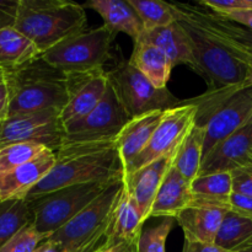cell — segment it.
<instances>
[{"mask_svg": "<svg viewBox=\"0 0 252 252\" xmlns=\"http://www.w3.org/2000/svg\"><path fill=\"white\" fill-rule=\"evenodd\" d=\"M182 252H228L219 248L216 244L197 243V241H185Z\"/></svg>", "mask_w": 252, "mask_h": 252, "instance_id": "obj_39", "label": "cell"}, {"mask_svg": "<svg viewBox=\"0 0 252 252\" xmlns=\"http://www.w3.org/2000/svg\"><path fill=\"white\" fill-rule=\"evenodd\" d=\"M48 148L37 143L22 142L0 147V174L10 171L44 153Z\"/></svg>", "mask_w": 252, "mask_h": 252, "instance_id": "obj_31", "label": "cell"}, {"mask_svg": "<svg viewBox=\"0 0 252 252\" xmlns=\"http://www.w3.org/2000/svg\"><path fill=\"white\" fill-rule=\"evenodd\" d=\"M129 245L130 244L126 243L115 244V245H107V244L103 243L95 252H125Z\"/></svg>", "mask_w": 252, "mask_h": 252, "instance_id": "obj_41", "label": "cell"}, {"mask_svg": "<svg viewBox=\"0 0 252 252\" xmlns=\"http://www.w3.org/2000/svg\"><path fill=\"white\" fill-rule=\"evenodd\" d=\"M204 139H206V127L194 122L193 127L177 149L172 165L179 170L182 176L189 181L196 179L201 169L203 161Z\"/></svg>", "mask_w": 252, "mask_h": 252, "instance_id": "obj_26", "label": "cell"}, {"mask_svg": "<svg viewBox=\"0 0 252 252\" xmlns=\"http://www.w3.org/2000/svg\"><path fill=\"white\" fill-rule=\"evenodd\" d=\"M108 85L105 69L68 74L69 101L61 112L62 123L74 122L91 112L102 100Z\"/></svg>", "mask_w": 252, "mask_h": 252, "instance_id": "obj_15", "label": "cell"}, {"mask_svg": "<svg viewBox=\"0 0 252 252\" xmlns=\"http://www.w3.org/2000/svg\"><path fill=\"white\" fill-rule=\"evenodd\" d=\"M249 84H252V70H251V74H250V78H249Z\"/></svg>", "mask_w": 252, "mask_h": 252, "instance_id": "obj_47", "label": "cell"}, {"mask_svg": "<svg viewBox=\"0 0 252 252\" xmlns=\"http://www.w3.org/2000/svg\"><path fill=\"white\" fill-rule=\"evenodd\" d=\"M30 224H33L30 201L9 199L0 202V249Z\"/></svg>", "mask_w": 252, "mask_h": 252, "instance_id": "obj_27", "label": "cell"}, {"mask_svg": "<svg viewBox=\"0 0 252 252\" xmlns=\"http://www.w3.org/2000/svg\"><path fill=\"white\" fill-rule=\"evenodd\" d=\"M229 211V203L193 197L191 204L175 219L184 231L185 241L214 244L221 221Z\"/></svg>", "mask_w": 252, "mask_h": 252, "instance_id": "obj_14", "label": "cell"}, {"mask_svg": "<svg viewBox=\"0 0 252 252\" xmlns=\"http://www.w3.org/2000/svg\"><path fill=\"white\" fill-rule=\"evenodd\" d=\"M7 76L10 84L7 117L44 110L62 112L68 103V74L54 68L42 57L17 70L7 71Z\"/></svg>", "mask_w": 252, "mask_h": 252, "instance_id": "obj_3", "label": "cell"}, {"mask_svg": "<svg viewBox=\"0 0 252 252\" xmlns=\"http://www.w3.org/2000/svg\"><path fill=\"white\" fill-rule=\"evenodd\" d=\"M197 106L189 101H181L176 107L164 111L161 121L145 149L134 160L126 176L147 166L150 162L179 149L196 122Z\"/></svg>", "mask_w": 252, "mask_h": 252, "instance_id": "obj_12", "label": "cell"}, {"mask_svg": "<svg viewBox=\"0 0 252 252\" xmlns=\"http://www.w3.org/2000/svg\"><path fill=\"white\" fill-rule=\"evenodd\" d=\"M230 174L233 177V192L252 197V166L234 170Z\"/></svg>", "mask_w": 252, "mask_h": 252, "instance_id": "obj_35", "label": "cell"}, {"mask_svg": "<svg viewBox=\"0 0 252 252\" xmlns=\"http://www.w3.org/2000/svg\"><path fill=\"white\" fill-rule=\"evenodd\" d=\"M56 164V154L47 149L31 161L0 174V202L26 199L29 192L49 174Z\"/></svg>", "mask_w": 252, "mask_h": 252, "instance_id": "obj_17", "label": "cell"}, {"mask_svg": "<svg viewBox=\"0 0 252 252\" xmlns=\"http://www.w3.org/2000/svg\"><path fill=\"white\" fill-rule=\"evenodd\" d=\"M223 17L228 19L229 21L238 24L240 26L252 31V11H240V12H231V14L221 15Z\"/></svg>", "mask_w": 252, "mask_h": 252, "instance_id": "obj_40", "label": "cell"}, {"mask_svg": "<svg viewBox=\"0 0 252 252\" xmlns=\"http://www.w3.org/2000/svg\"><path fill=\"white\" fill-rule=\"evenodd\" d=\"M46 240V236L42 235L33 224H30L10 239L0 249V252H33Z\"/></svg>", "mask_w": 252, "mask_h": 252, "instance_id": "obj_33", "label": "cell"}, {"mask_svg": "<svg viewBox=\"0 0 252 252\" xmlns=\"http://www.w3.org/2000/svg\"><path fill=\"white\" fill-rule=\"evenodd\" d=\"M61 111L44 110L11 116L0 122V147L12 143H37L57 153L63 145Z\"/></svg>", "mask_w": 252, "mask_h": 252, "instance_id": "obj_11", "label": "cell"}, {"mask_svg": "<svg viewBox=\"0 0 252 252\" xmlns=\"http://www.w3.org/2000/svg\"><path fill=\"white\" fill-rule=\"evenodd\" d=\"M49 248H48V250H47L46 252H64V250L63 249L61 248V246L58 245V244H56V243H53V241H51L49 240Z\"/></svg>", "mask_w": 252, "mask_h": 252, "instance_id": "obj_43", "label": "cell"}, {"mask_svg": "<svg viewBox=\"0 0 252 252\" xmlns=\"http://www.w3.org/2000/svg\"><path fill=\"white\" fill-rule=\"evenodd\" d=\"M125 187V179L113 182L75 218L52 234L48 240L58 244L64 252H79L102 245Z\"/></svg>", "mask_w": 252, "mask_h": 252, "instance_id": "obj_6", "label": "cell"}, {"mask_svg": "<svg viewBox=\"0 0 252 252\" xmlns=\"http://www.w3.org/2000/svg\"><path fill=\"white\" fill-rule=\"evenodd\" d=\"M36 44L15 27L0 30V68L15 71L41 57Z\"/></svg>", "mask_w": 252, "mask_h": 252, "instance_id": "obj_25", "label": "cell"}, {"mask_svg": "<svg viewBox=\"0 0 252 252\" xmlns=\"http://www.w3.org/2000/svg\"><path fill=\"white\" fill-rule=\"evenodd\" d=\"M252 238V217L229 211L216 238V245L231 252Z\"/></svg>", "mask_w": 252, "mask_h": 252, "instance_id": "obj_28", "label": "cell"}, {"mask_svg": "<svg viewBox=\"0 0 252 252\" xmlns=\"http://www.w3.org/2000/svg\"><path fill=\"white\" fill-rule=\"evenodd\" d=\"M137 11L144 26V31L167 26L175 21V14L170 2L160 0H128Z\"/></svg>", "mask_w": 252, "mask_h": 252, "instance_id": "obj_30", "label": "cell"}, {"mask_svg": "<svg viewBox=\"0 0 252 252\" xmlns=\"http://www.w3.org/2000/svg\"><path fill=\"white\" fill-rule=\"evenodd\" d=\"M193 197L230 204L233 177L230 172H213L197 176L191 181Z\"/></svg>", "mask_w": 252, "mask_h": 252, "instance_id": "obj_29", "label": "cell"}, {"mask_svg": "<svg viewBox=\"0 0 252 252\" xmlns=\"http://www.w3.org/2000/svg\"><path fill=\"white\" fill-rule=\"evenodd\" d=\"M176 153L177 150H175L125 177L127 191L139 207L144 221L149 219L155 197L167 171L174 164Z\"/></svg>", "mask_w": 252, "mask_h": 252, "instance_id": "obj_18", "label": "cell"}, {"mask_svg": "<svg viewBox=\"0 0 252 252\" xmlns=\"http://www.w3.org/2000/svg\"><path fill=\"white\" fill-rule=\"evenodd\" d=\"M100 248V246H94V248H89V249H85V250L83 251H79V252H95L97 249Z\"/></svg>", "mask_w": 252, "mask_h": 252, "instance_id": "obj_46", "label": "cell"}, {"mask_svg": "<svg viewBox=\"0 0 252 252\" xmlns=\"http://www.w3.org/2000/svg\"><path fill=\"white\" fill-rule=\"evenodd\" d=\"M128 62L155 88L167 89V83L175 65L167 54L157 46L139 38L134 42V49Z\"/></svg>", "mask_w": 252, "mask_h": 252, "instance_id": "obj_24", "label": "cell"}, {"mask_svg": "<svg viewBox=\"0 0 252 252\" xmlns=\"http://www.w3.org/2000/svg\"><path fill=\"white\" fill-rule=\"evenodd\" d=\"M10 105V84L7 71L0 68V122L7 117Z\"/></svg>", "mask_w": 252, "mask_h": 252, "instance_id": "obj_37", "label": "cell"}, {"mask_svg": "<svg viewBox=\"0 0 252 252\" xmlns=\"http://www.w3.org/2000/svg\"><path fill=\"white\" fill-rule=\"evenodd\" d=\"M164 111H153L138 117L130 118L116 138L125 172L129 169L138 155L145 149L155 129L161 121Z\"/></svg>", "mask_w": 252, "mask_h": 252, "instance_id": "obj_19", "label": "cell"}, {"mask_svg": "<svg viewBox=\"0 0 252 252\" xmlns=\"http://www.w3.org/2000/svg\"><path fill=\"white\" fill-rule=\"evenodd\" d=\"M54 154L53 169L29 192L26 199L74 185L115 181L126 177L116 142L64 144Z\"/></svg>", "mask_w": 252, "mask_h": 252, "instance_id": "obj_1", "label": "cell"}, {"mask_svg": "<svg viewBox=\"0 0 252 252\" xmlns=\"http://www.w3.org/2000/svg\"><path fill=\"white\" fill-rule=\"evenodd\" d=\"M129 120V116L118 101L112 88L108 85L102 100L91 112L80 120L63 125V145L116 142L117 135Z\"/></svg>", "mask_w": 252, "mask_h": 252, "instance_id": "obj_10", "label": "cell"}, {"mask_svg": "<svg viewBox=\"0 0 252 252\" xmlns=\"http://www.w3.org/2000/svg\"><path fill=\"white\" fill-rule=\"evenodd\" d=\"M174 5L196 24L213 33L219 41L233 49L239 58L252 66V31L229 21L202 5L185 2H174Z\"/></svg>", "mask_w": 252, "mask_h": 252, "instance_id": "obj_13", "label": "cell"}, {"mask_svg": "<svg viewBox=\"0 0 252 252\" xmlns=\"http://www.w3.org/2000/svg\"><path fill=\"white\" fill-rule=\"evenodd\" d=\"M199 5L219 15L252 11V0H202Z\"/></svg>", "mask_w": 252, "mask_h": 252, "instance_id": "obj_34", "label": "cell"}, {"mask_svg": "<svg viewBox=\"0 0 252 252\" xmlns=\"http://www.w3.org/2000/svg\"><path fill=\"white\" fill-rule=\"evenodd\" d=\"M252 166V120L217 144L203 158L197 176L213 172H233Z\"/></svg>", "mask_w": 252, "mask_h": 252, "instance_id": "obj_16", "label": "cell"}, {"mask_svg": "<svg viewBox=\"0 0 252 252\" xmlns=\"http://www.w3.org/2000/svg\"><path fill=\"white\" fill-rule=\"evenodd\" d=\"M19 6L20 0H0V30L15 26Z\"/></svg>", "mask_w": 252, "mask_h": 252, "instance_id": "obj_36", "label": "cell"}, {"mask_svg": "<svg viewBox=\"0 0 252 252\" xmlns=\"http://www.w3.org/2000/svg\"><path fill=\"white\" fill-rule=\"evenodd\" d=\"M230 209L238 213L252 217V197L233 192L230 196Z\"/></svg>", "mask_w": 252, "mask_h": 252, "instance_id": "obj_38", "label": "cell"}, {"mask_svg": "<svg viewBox=\"0 0 252 252\" xmlns=\"http://www.w3.org/2000/svg\"><path fill=\"white\" fill-rule=\"evenodd\" d=\"M49 244H51V243H49V240H46V241H44V243H42L41 245H39L38 248H37L33 252H46L47 250H48Z\"/></svg>", "mask_w": 252, "mask_h": 252, "instance_id": "obj_44", "label": "cell"}, {"mask_svg": "<svg viewBox=\"0 0 252 252\" xmlns=\"http://www.w3.org/2000/svg\"><path fill=\"white\" fill-rule=\"evenodd\" d=\"M171 4L175 19L189 36L192 46L196 71L204 78L208 90L204 94L213 95L226 89L249 84L252 70L250 64L239 58L233 49L219 41L213 33L207 31Z\"/></svg>", "mask_w": 252, "mask_h": 252, "instance_id": "obj_2", "label": "cell"}, {"mask_svg": "<svg viewBox=\"0 0 252 252\" xmlns=\"http://www.w3.org/2000/svg\"><path fill=\"white\" fill-rule=\"evenodd\" d=\"M137 243H138V241H135V243L130 244V245L127 248V250H126L125 252H138Z\"/></svg>", "mask_w": 252, "mask_h": 252, "instance_id": "obj_45", "label": "cell"}, {"mask_svg": "<svg viewBox=\"0 0 252 252\" xmlns=\"http://www.w3.org/2000/svg\"><path fill=\"white\" fill-rule=\"evenodd\" d=\"M84 5L65 0H20L15 29L31 39L41 53L85 30Z\"/></svg>", "mask_w": 252, "mask_h": 252, "instance_id": "obj_4", "label": "cell"}, {"mask_svg": "<svg viewBox=\"0 0 252 252\" xmlns=\"http://www.w3.org/2000/svg\"><path fill=\"white\" fill-rule=\"evenodd\" d=\"M197 106L196 123L206 127L203 158L252 120V84L189 100Z\"/></svg>", "mask_w": 252, "mask_h": 252, "instance_id": "obj_5", "label": "cell"}, {"mask_svg": "<svg viewBox=\"0 0 252 252\" xmlns=\"http://www.w3.org/2000/svg\"><path fill=\"white\" fill-rule=\"evenodd\" d=\"M176 221L175 218H162L158 225L140 233L138 239V252H166V240Z\"/></svg>", "mask_w": 252, "mask_h": 252, "instance_id": "obj_32", "label": "cell"}, {"mask_svg": "<svg viewBox=\"0 0 252 252\" xmlns=\"http://www.w3.org/2000/svg\"><path fill=\"white\" fill-rule=\"evenodd\" d=\"M84 7H90L103 20V26L117 36L120 32L138 41L144 32V26L129 1L125 0H91Z\"/></svg>", "mask_w": 252, "mask_h": 252, "instance_id": "obj_21", "label": "cell"}, {"mask_svg": "<svg viewBox=\"0 0 252 252\" xmlns=\"http://www.w3.org/2000/svg\"><path fill=\"white\" fill-rule=\"evenodd\" d=\"M115 181L74 185L27 199L33 214L34 228L48 240L52 234L75 218Z\"/></svg>", "mask_w": 252, "mask_h": 252, "instance_id": "obj_7", "label": "cell"}, {"mask_svg": "<svg viewBox=\"0 0 252 252\" xmlns=\"http://www.w3.org/2000/svg\"><path fill=\"white\" fill-rule=\"evenodd\" d=\"M192 201L193 193L191 189V181L182 176L172 165L158 191L150 209L149 218H176Z\"/></svg>", "mask_w": 252, "mask_h": 252, "instance_id": "obj_20", "label": "cell"}, {"mask_svg": "<svg viewBox=\"0 0 252 252\" xmlns=\"http://www.w3.org/2000/svg\"><path fill=\"white\" fill-rule=\"evenodd\" d=\"M108 83L129 118L166 111L181 103L169 89H158L129 62L121 61L107 71Z\"/></svg>", "mask_w": 252, "mask_h": 252, "instance_id": "obj_9", "label": "cell"}, {"mask_svg": "<svg viewBox=\"0 0 252 252\" xmlns=\"http://www.w3.org/2000/svg\"><path fill=\"white\" fill-rule=\"evenodd\" d=\"M231 252H252V238Z\"/></svg>", "mask_w": 252, "mask_h": 252, "instance_id": "obj_42", "label": "cell"}, {"mask_svg": "<svg viewBox=\"0 0 252 252\" xmlns=\"http://www.w3.org/2000/svg\"><path fill=\"white\" fill-rule=\"evenodd\" d=\"M140 209L125 187L105 236V244H132L138 241L144 225Z\"/></svg>", "mask_w": 252, "mask_h": 252, "instance_id": "obj_22", "label": "cell"}, {"mask_svg": "<svg viewBox=\"0 0 252 252\" xmlns=\"http://www.w3.org/2000/svg\"><path fill=\"white\" fill-rule=\"evenodd\" d=\"M140 38L165 52L174 65L186 64L196 70V61L192 52L191 42L185 29L176 20L167 26L144 31Z\"/></svg>", "mask_w": 252, "mask_h": 252, "instance_id": "obj_23", "label": "cell"}, {"mask_svg": "<svg viewBox=\"0 0 252 252\" xmlns=\"http://www.w3.org/2000/svg\"><path fill=\"white\" fill-rule=\"evenodd\" d=\"M113 36L105 26L83 30L41 54L42 58L65 74L103 69L111 57Z\"/></svg>", "mask_w": 252, "mask_h": 252, "instance_id": "obj_8", "label": "cell"}]
</instances>
